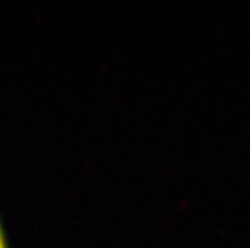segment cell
Masks as SVG:
<instances>
[{"mask_svg":"<svg viewBox=\"0 0 250 248\" xmlns=\"http://www.w3.org/2000/svg\"><path fill=\"white\" fill-rule=\"evenodd\" d=\"M0 248H8L6 241H5V235H3V229L0 226Z\"/></svg>","mask_w":250,"mask_h":248,"instance_id":"6da1fadb","label":"cell"}]
</instances>
